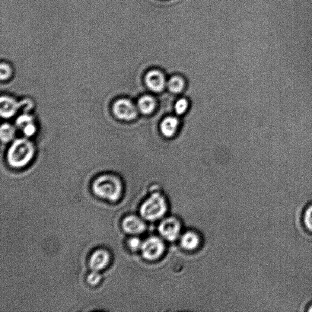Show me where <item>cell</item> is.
Returning <instances> with one entry per match:
<instances>
[{
  "instance_id": "cell-12",
  "label": "cell",
  "mask_w": 312,
  "mask_h": 312,
  "mask_svg": "<svg viewBox=\"0 0 312 312\" xmlns=\"http://www.w3.org/2000/svg\"><path fill=\"white\" fill-rule=\"evenodd\" d=\"M158 103L155 98L150 95H143L137 103L139 112L145 116H151L158 109Z\"/></svg>"
},
{
  "instance_id": "cell-22",
  "label": "cell",
  "mask_w": 312,
  "mask_h": 312,
  "mask_svg": "<svg viewBox=\"0 0 312 312\" xmlns=\"http://www.w3.org/2000/svg\"><path fill=\"white\" fill-rule=\"evenodd\" d=\"M142 243L141 240H139V238H132L129 241V246L130 248V249L133 250H138L142 247Z\"/></svg>"
},
{
  "instance_id": "cell-15",
  "label": "cell",
  "mask_w": 312,
  "mask_h": 312,
  "mask_svg": "<svg viewBox=\"0 0 312 312\" xmlns=\"http://www.w3.org/2000/svg\"><path fill=\"white\" fill-rule=\"evenodd\" d=\"M190 106V101L185 96L178 98L174 103V110L177 116H184L189 110Z\"/></svg>"
},
{
  "instance_id": "cell-6",
  "label": "cell",
  "mask_w": 312,
  "mask_h": 312,
  "mask_svg": "<svg viewBox=\"0 0 312 312\" xmlns=\"http://www.w3.org/2000/svg\"><path fill=\"white\" fill-rule=\"evenodd\" d=\"M142 255L146 260H155L160 258L165 251L164 242L156 237L148 238L142 243Z\"/></svg>"
},
{
  "instance_id": "cell-5",
  "label": "cell",
  "mask_w": 312,
  "mask_h": 312,
  "mask_svg": "<svg viewBox=\"0 0 312 312\" xmlns=\"http://www.w3.org/2000/svg\"><path fill=\"white\" fill-rule=\"evenodd\" d=\"M113 113L118 119L131 122L138 117V109L132 102L126 98H120L113 104Z\"/></svg>"
},
{
  "instance_id": "cell-1",
  "label": "cell",
  "mask_w": 312,
  "mask_h": 312,
  "mask_svg": "<svg viewBox=\"0 0 312 312\" xmlns=\"http://www.w3.org/2000/svg\"><path fill=\"white\" fill-rule=\"evenodd\" d=\"M93 192L97 196L110 202H117L122 196V181L113 174H104L97 178L92 186Z\"/></svg>"
},
{
  "instance_id": "cell-8",
  "label": "cell",
  "mask_w": 312,
  "mask_h": 312,
  "mask_svg": "<svg viewBox=\"0 0 312 312\" xmlns=\"http://www.w3.org/2000/svg\"><path fill=\"white\" fill-rule=\"evenodd\" d=\"M0 105H1V109H0L1 116L3 118H6V119L14 116L23 105L32 106V103L30 100H25L21 101L20 103H18L13 98L8 96H2L1 97Z\"/></svg>"
},
{
  "instance_id": "cell-16",
  "label": "cell",
  "mask_w": 312,
  "mask_h": 312,
  "mask_svg": "<svg viewBox=\"0 0 312 312\" xmlns=\"http://www.w3.org/2000/svg\"><path fill=\"white\" fill-rule=\"evenodd\" d=\"M15 135V129L10 124L5 123L2 125L0 129V136L3 142L8 143L14 139Z\"/></svg>"
},
{
  "instance_id": "cell-10",
  "label": "cell",
  "mask_w": 312,
  "mask_h": 312,
  "mask_svg": "<svg viewBox=\"0 0 312 312\" xmlns=\"http://www.w3.org/2000/svg\"><path fill=\"white\" fill-rule=\"evenodd\" d=\"M110 260V255L107 250L103 249L95 250L89 259V266L92 270L100 272L106 268Z\"/></svg>"
},
{
  "instance_id": "cell-9",
  "label": "cell",
  "mask_w": 312,
  "mask_h": 312,
  "mask_svg": "<svg viewBox=\"0 0 312 312\" xmlns=\"http://www.w3.org/2000/svg\"><path fill=\"white\" fill-rule=\"evenodd\" d=\"M181 121L176 116H167L162 118L159 123L161 135L168 139L174 138L177 135L181 126Z\"/></svg>"
},
{
  "instance_id": "cell-18",
  "label": "cell",
  "mask_w": 312,
  "mask_h": 312,
  "mask_svg": "<svg viewBox=\"0 0 312 312\" xmlns=\"http://www.w3.org/2000/svg\"><path fill=\"white\" fill-rule=\"evenodd\" d=\"M0 72H0V78H1L2 81L7 80V79L11 77L12 75V69L10 66L6 64V63H1Z\"/></svg>"
},
{
  "instance_id": "cell-13",
  "label": "cell",
  "mask_w": 312,
  "mask_h": 312,
  "mask_svg": "<svg viewBox=\"0 0 312 312\" xmlns=\"http://www.w3.org/2000/svg\"><path fill=\"white\" fill-rule=\"evenodd\" d=\"M186 87V79L183 76L178 74V73L170 76L167 82L168 90L173 94L183 93Z\"/></svg>"
},
{
  "instance_id": "cell-2",
  "label": "cell",
  "mask_w": 312,
  "mask_h": 312,
  "mask_svg": "<svg viewBox=\"0 0 312 312\" xmlns=\"http://www.w3.org/2000/svg\"><path fill=\"white\" fill-rule=\"evenodd\" d=\"M34 147L33 143L26 139L16 140L9 148L7 159L11 167L19 168L26 165L33 158Z\"/></svg>"
},
{
  "instance_id": "cell-19",
  "label": "cell",
  "mask_w": 312,
  "mask_h": 312,
  "mask_svg": "<svg viewBox=\"0 0 312 312\" xmlns=\"http://www.w3.org/2000/svg\"><path fill=\"white\" fill-rule=\"evenodd\" d=\"M98 272H99L92 270V272L88 275L87 282L91 285H97L101 281V276Z\"/></svg>"
},
{
  "instance_id": "cell-21",
  "label": "cell",
  "mask_w": 312,
  "mask_h": 312,
  "mask_svg": "<svg viewBox=\"0 0 312 312\" xmlns=\"http://www.w3.org/2000/svg\"><path fill=\"white\" fill-rule=\"evenodd\" d=\"M24 135L27 137H31L33 136L36 132V127L34 125V123L30 124V125L25 127V128L22 129Z\"/></svg>"
},
{
  "instance_id": "cell-7",
  "label": "cell",
  "mask_w": 312,
  "mask_h": 312,
  "mask_svg": "<svg viewBox=\"0 0 312 312\" xmlns=\"http://www.w3.org/2000/svg\"><path fill=\"white\" fill-rule=\"evenodd\" d=\"M158 230L165 240L173 241L180 236L181 224L177 219L168 218L164 219L159 226Z\"/></svg>"
},
{
  "instance_id": "cell-11",
  "label": "cell",
  "mask_w": 312,
  "mask_h": 312,
  "mask_svg": "<svg viewBox=\"0 0 312 312\" xmlns=\"http://www.w3.org/2000/svg\"><path fill=\"white\" fill-rule=\"evenodd\" d=\"M123 230L126 233L138 235L145 231L146 225L141 218L136 216H128L122 222Z\"/></svg>"
},
{
  "instance_id": "cell-14",
  "label": "cell",
  "mask_w": 312,
  "mask_h": 312,
  "mask_svg": "<svg viewBox=\"0 0 312 312\" xmlns=\"http://www.w3.org/2000/svg\"><path fill=\"white\" fill-rule=\"evenodd\" d=\"M181 244L185 250H195L199 247L200 238L195 232L188 231L181 237Z\"/></svg>"
},
{
  "instance_id": "cell-3",
  "label": "cell",
  "mask_w": 312,
  "mask_h": 312,
  "mask_svg": "<svg viewBox=\"0 0 312 312\" xmlns=\"http://www.w3.org/2000/svg\"><path fill=\"white\" fill-rule=\"evenodd\" d=\"M167 211L166 200L161 194L155 193L142 204L140 213L148 221H155L164 216Z\"/></svg>"
},
{
  "instance_id": "cell-23",
  "label": "cell",
  "mask_w": 312,
  "mask_h": 312,
  "mask_svg": "<svg viewBox=\"0 0 312 312\" xmlns=\"http://www.w3.org/2000/svg\"><path fill=\"white\" fill-rule=\"evenodd\" d=\"M309 311H312V305H311V306L310 307V309Z\"/></svg>"
},
{
  "instance_id": "cell-4",
  "label": "cell",
  "mask_w": 312,
  "mask_h": 312,
  "mask_svg": "<svg viewBox=\"0 0 312 312\" xmlns=\"http://www.w3.org/2000/svg\"><path fill=\"white\" fill-rule=\"evenodd\" d=\"M166 78L162 69L152 68L145 73L143 81L149 91L155 94H161L167 87Z\"/></svg>"
},
{
  "instance_id": "cell-17",
  "label": "cell",
  "mask_w": 312,
  "mask_h": 312,
  "mask_svg": "<svg viewBox=\"0 0 312 312\" xmlns=\"http://www.w3.org/2000/svg\"><path fill=\"white\" fill-rule=\"evenodd\" d=\"M32 123H34L33 117L27 114L21 115L16 120V125L21 130Z\"/></svg>"
},
{
  "instance_id": "cell-20",
  "label": "cell",
  "mask_w": 312,
  "mask_h": 312,
  "mask_svg": "<svg viewBox=\"0 0 312 312\" xmlns=\"http://www.w3.org/2000/svg\"><path fill=\"white\" fill-rule=\"evenodd\" d=\"M304 224L308 230L312 231V206L308 207V208L305 212Z\"/></svg>"
}]
</instances>
